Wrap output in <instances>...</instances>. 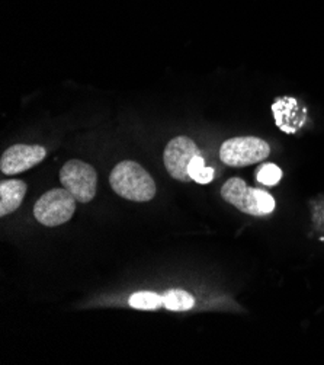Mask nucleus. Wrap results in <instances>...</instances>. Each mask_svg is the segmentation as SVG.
<instances>
[{"instance_id":"12","label":"nucleus","mask_w":324,"mask_h":365,"mask_svg":"<svg viewBox=\"0 0 324 365\" xmlns=\"http://www.w3.org/2000/svg\"><path fill=\"white\" fill-rule=\"evenodd\" d=\"M189 176L192 178V180L198 182V184H209V182L214 179V169L212 168H207L205 160L202 158V155L195 156L188 168Z\"/></svg>"},{"instance_id":"8","label":"nucleus","mask_w":324,"mask_h":365,"mask_svg":"<svg viewBox=\"0 0 324 365\" xmlns=\"http://www.w3.org/2000/svg\"><path fill=\"white\" fill-rule=\"evenodd\" d=\"M276 125L283 133H296L305 123V108H303L294 98H279L272 105Z\"/></svg>"},{"instance_id":"3","label":"nucleus","mask_w":324,"mask_h":365,"mask_svg":"<svg viewBox=\"0 0 324 365\" xmlns=\"http://www.w3.org/2000/svg\"><path fill=\"white\" fill-rule=\"evenodd\" d=\"M76 198L66 188H56L46 192L33 205V215L47 226L56 227L67 223L76 211Z\"/></svg>"},{"instance_id":"10","label":"nucleus","mask_w":324,"mask_h":365,"mask_svg":"<svg viewBox=\"0 0 324 365\" xmlns=\"http://www.w3.org/2000/svg\"><path fill=\"white\" fill-rule=\"evenodd\" d=\"M163 306L170 312H187L195 306V300L184 289H170L163 296Z\"/></svg>"},{"instance_id":"1","label":"nucleus","mask_w":324,"mask_h":365,"mask_svg":"<svg viewBox=\"0 0 324 365\" xmlns=\"http://www.w3.org/2000/svg\"><path fill=\"white\" fill-rule=\"evenodd\" d=\"M113 190L122 198L146 202L156 195V182L141 165L132 160L118 163L110 176Z\"/></svg>"},{"instance_id":"6","label":"nucleus","mask_w":324,"mask_h":365,"mask_svg":"<svg viewBox=\"0 0 324 365\" xmlns=\"http://www.w3.org/2000/svg\"><path fill=\"white\" fill-rule=\"evenodd\" d=\"M199 155L201 150L198 149V145L192 138L185 135L174 137L167 143L163 153L166 170L173 179H177L181 182H189L192 180L188 172L189 163L195 156Z\"/></svg>"},{"instance_id":"7","label":"nucleus","mask_w":324,"mask_h":365,"mask_svg":"<svg viewBox=\"0 0 324 365\" xmlns=\"http://www.w3.org/2000/svg\"><path fill=\"white\" fill-rule=\"evenodd\" d=\"M47 156V150L38 144H15L0 159V169L5 175H18L40 165Z\"/></svg>"},{"instance_id":"2","label":"nucleus","mask_w":324,"mask_h":365,"mask_svg":"<svg viewBox=\"0 0 324 365\" xmlns=\"http://www.w3.org/2000/svg\"><path fill=\"white\" fill-rule=\"evenodd\" d=\"M221 197L241 212L250 215H265L275 210V200L269 192L249 188L241 178L229 179L221 188Z\"/></svg>"},{"instance_id":"11","label":"nucleus","mask_w":324,"mask_h":365,"mask_svg":"<svg viewBox=\"0 0 324 365\" xmlns=\"http://www.w3.org/2000/svg\"><path fill=\"white\" fill-rule=\"evenodd\" d=\"M128 304L138 310H157L163 306V296L152 293V291H138L130 297Z\"/></svg>"},{"instance_id":"13","label":"nucleus","mask_w":324,"mask_h":365,"mask_svg":"<svg viewBox=\"0 0 324 365\" xmlns=\"http://www.w3.org/2000/svg\"><path fill=\"white\" fill-rule=\"evenodd\" d=\"M282 178V170L275 163H266L263 165L258 172V182L265 187H273Z\"/></svg>"},{"instance_id":"4","label":"nucleus","mask_w":324,"mask_h":365,"mask_svg":"<svg viewBox=\"0 0 324 365\" xmlns=\"http://www.w3.org/2000/svg\"><path fill=\"white\" fill-rule=\"evenodd\" d=\"M271 153L269 144L258 137H234L223 143L220 159L227 166L243 168L263 162Z\"/></svg>"},{"instance_id":"9","label":"nucleus","mask_w":324,"mask_h":365,"mask_svg":"<svg viewBox=\"0 0 324 365\" xmlns=\"http://www.w3.org/2000/svg\"><path fill=\"white\" fill-rule=\"evenodd\" d=\"M26 194V184L21 179H9L0 184V215L16 211Z\"/></svg>"},{"instance_id":"5","label":"nucleus","mask_w":324,"mask_h":365,"mask_svg":"<svg viewBox=\"0 0 324 365\" xmlns=\"http://www.w3.org/2000/svg\"><path fill=\"white\" fill-rule=\"evenodd\" d=\"M60 182L79 202H89L96 195L98 175L92 165L82 160H68L60 170Z\"/></svg>"}]
</instances>
